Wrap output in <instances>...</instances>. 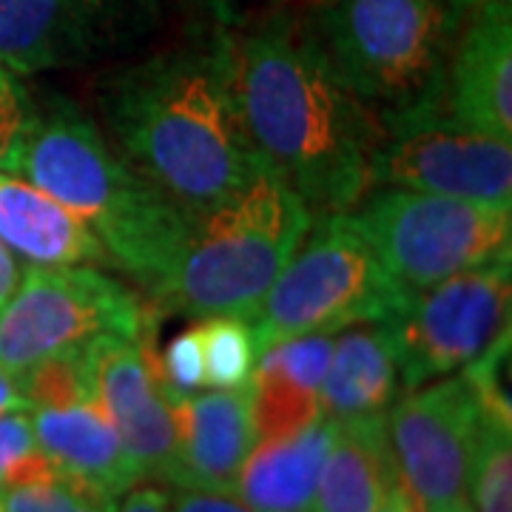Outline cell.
Here are the masks:
<instances>
[{
	"label": "cell",
	"instance_id": "cell-1",
	"mask_svg": "<svg viewBox=\"0 0 512 512\" xmlns=\"http://www.w3.org/2000/svg\"><path fill=\"white\" fill-rule=\"evenodd\" d=\"M239 109L259 163L313 217L345 214L370 191L379 120L350 92L308 18L274 15L228 32Z\"/></svg>",
	"mask_w": 512,
	"mask_h": 512
},
{
	"label": "cell",
	"instance_id": "cell-2",
	"mask_svg": "<svg viewBox=\"0 0 512 512\" xmlns=\"http://www.w3.org/2000/svg\"><path fill=\"white\" fill-rule=\"evenodd\" d=\"M128 163L194 220L259 171L239 109L228 32L131 66L103 97Z\"/></svg>",
	"mask_w": 512,
	"mask_h": 512
},
{
	"label": "cell",
	"instance_id": "cell-3",
	"mask_svg": "<svg viewBox=\"0 0 512 512\" xmlns=\"http://www.w3.org/2000/svg\"><path fill=\"white\" fill-rule=\"evenodd\" d=\"M0 171L72 208L106 245L111 262L157 302L194 220L114 154L80 106L55 97L46 109H32Z\"/></svg>",
	"mask_w": 512,
	"mask_h": 512
},
{
	"label": "cell",
	"instance_id": "cell-4",
	"mask_svg": "<svg viewBox=\"0 0 512 512\" xmlns=\"http://www.w3.org/2000/svg\"><path fill=\"white\" fill-rule=\"evenodd\" d=\"M311 225L305 200L259 165L239 191L194 217L183 254L154 305L194 319L251 316Z\"/></svg>",
	"mask_w": 512,
	"mask_h": 512
},
{
	"label": "cell",
	"instance_id": "cell-5",
	"mask_svg": "<svg viewBox=\"0 0 512 512\" xmlns=\"http://www.w3.org/2000/svg\"><path fill=\"white\" fill-rule=\"evenodd\" d=\"M308 23L379 123L441 106L461 29L444 0H316Z\"/></svg>",
	"mask_w": 512,
	"mask_h": 512
},
{
	"label": "cell",
	"instance_id": "cell-6",
	"mask_svg": "<svg viewBox=\"0 0 512 512\" xmlns=\"http://www.w3.org/2000/svg\"><path fill=\"white\" fill-rule=\"evenodd\" d=\"M413 296L416 291L384 268L345 214L313 217L302 245L248 316L256 353L302 333L396 322Z\"/></svg>",
	"mask_w": 512,
	"mask_h": 512
},
{
	"label": "cell",
	"instance_id": "cell-7",
	"mask_svg": "<svg viewBox=\"0 0 512 512\" xmlns=\"http://www.w3.org/2000/svg\"><path fill=\"white\" fill-rule=\"evenodd\" d=\"M345 217L384 268L416 293L512 256V208L504 205L370 188Z\"/></svg>",
	"mask_w": 512,
	"mask_h": 512
},
{
	"label": "cell",
	"instance_id": "cell-8",
	"mask_svg": "<svg viewBox=\"0 0 512 512\" xmlns=\"http://www.w3.org/2000/svg\"><path fill=\"white\" fill-rule=\"evenodd\" d=\"M148 333H154V311L103 268L26 265L20 285L0 308V367L18 379L100 336L143 339Z\"/></svg>",
	"mask_w": 512,
	"mask_h": 512
},
{
	"label": "cell",
	"instance_id": "cell-9",
	"mask_svg": "<svg viewBox=\"0 0 512 512\" xmlns=\"http://www.w3.org/2000/svg\"><path fill=\"white\" fill-rule=\"evenodd\" d=\"M370 188H404L512 208V143L427 109L379 123Z\"/></svg>",
	"mask_w": 512,
	"mask_h": 512
},
{
	"label": "cell",
	"instance_id": "cell-10",
	"mask_svg": "<svg viewBox=\"0 0 512 512\" xmlns=\"http://www.w3.org/2000/svg\"><path fill=\"white\" fill-rule=\"evenodd\" d=\"M512 256L450 276L419 291L390 322L402 393L453 376L510 328Z\"/></svg>",
	"mask_w": 512,
	"mask_h": 512
},
{
	"label": "cell",
	"instance_id": "cell-11",
	"mask_svg": "<svg viewBox=\"0 0 512 512\" xmlns=\"http://www.w3.org/2000/svg\"><path fill=\"white\" fill-rule=\"evenodd\" d=\"M481 407L461 373L407 390L384 413L399 481L419 512L467 498V467Z\"/></svg>",
	"mask_w": 512,
	"mask_h": 512
},
{
	"label": "cell",
	"instance_id": "cell-12",
	"mask_svg": "<svg viewBox=\"0 0 512 512\" xmlns=\"http://www.w3.org/2000/svg\"><path fill=\"white\" fill-rule=\"evenodd\" d=\"M154 333L143 339L100 336L86 345L94 402L114 424L143 481H171L177 427L154 362Z\"/></svg>",
	"mask_w": 512,
	"mask_h": 512
},
{
	"label": "cell",
	"instance_id": "cell-13",
	"mask_svg": "<svg viewBox=\"0 0 512 512\" xmlns=\"http://www.w3.org/2000/svg\"><path fill=\"white\" fill-rule=\"evenodd\" d=\"M441 109L464 126L512 143V0H487L458 29Z\"/></svg>",
	"mask_w": 512,
	"mask_h": 512
},
{
	"label": "cell",
	"instance_id": "cell-14",
	"mask_svg": "<svg viewBox=\"0 0 512 512\" xmlns=\"http://www.w3.org/2000/svg\"><path fill=\"white\" fill-rule=\"evenodd\" d=\"M177 427L171 487L234 493L256 444L251 387L211 393H165Z\"/></svg>",
	"mask_w": 512,
	"mask_h": 512
},
{
	"label": "cell",
	"instance_id": "cell-15",
	"mask_svg": "<svg viewBox=\"0 0 512 512\" xmlns=\"http://www.w3.org/2000/svg\"><path fill=\"white\" fill-rule=\"evenodd\" d=\"M117 0H0V66L35 74L74 66L114 37Z\"/></svg>",
	"mask_w": 512,
	"mask_h": 512
},
{
	"label": "cell",
	"instance_id": "cell-16",
	"mask_svg": "<svg viewBox=\"0 0 512 512\" xmlns=\"http://www.w3.org/2000/svg\"><path fill=\"white\" fill-rule=\"evenodd\" d=\"M0 242L26 265L114 268L92 228L23 177L0 171Z\"/></svg>",
	"mask_w": 512,
	"mask_h": 512
},
{
	"label": "cell",
	"instance_id": "cell-17",
	"mask_svg": "<svg viewBox=\"0 0 512 512\" xmlns=\"http://www.w3.org/2000/svg\"><path fill=\"white\" fill-rule=\"evenodd\" d=\"M32 427L40 450L63 476L80 478L114 498H123L143 481L114 424L94 399L32 407Z\"/></svg>",
	"mask_w": 512,
	"mask_h": 512
},
{
	"label": "cell",
	"instance_id": "cell-18",
	"mask_svg": "<svg viewBox=\"0 0 512 512\" xmlns=\"http://www.w3.org/2000/svg\"><path fill=\"white\" fill-rule=\"evenodd\" d=\"M402 393L396 336L390 322L339 330L322 387L319 410L336 424L384 416Z\"/></svg>",
	"mask_w": 512,
	"mask_h": 512
},
{
	"label": "cell",
	"instance_id": "cell-19",
	"mask_svg": "<svg viewBox=\"0 0 512 512\" xmlns=\"http://www.w3.org/2000/svg\"><path fill=\"white\" fill-rule=\"evenodd\" d=\"M336 427L333 419L319 416L291 436L256 441L239 470L234 495L251 512H311Z\"/></svg>",
	"mask_w": 512,
	"mask_h": 512
},
{
	"label": "cell",
	"instance_id": "cell-20",
	"mask_svg": "<svg viewBox=\"0 0 512 512\" xmlns=\"http://www.w3.org/2000/svg\"><path fill=\"white\" fill-rule=\"evenodd\" d=\"M396 481L384 416L342 421L322 464L311 512H376Z\"/></svg>",
	"mask_w": 512,
	"mask_h": 512
},
{
	"label": "cell",
	"instance_id": "cell-21",
	"mask_svg": "<svg viewBox=\"0 0 512 512\" xmlns=\"http://www.w3.org/2000/svg\"><path fill=\"white\" fill-rule=\"evenodd\" d=\"M194 325L200 330L205 387L208 390L248 387L259 359L251 319L237 313H220V316L197 319Z\"/></svg>",
	"mask_w": 512,
	"mask_h": 512
},
{
	"label": "cell",
	"instance_id": "cell-22",
	"mask_svg": "<svg viewBox=\"0 0 512 512\" xmlns=\"http://www.w3.org/2000/svg\"><path fill=\"white\" fill-rule=\"evenodd\" d=\"M476 512H512V424L481 416L467 467Z\"/></svg>",
	"mask_w": 512,
	"mask_h": 512
},
{
	"label": "cell",
	"instance_id": "cell-23",
	"mask_svg": "<svg viewBox=\"0 0 512 512\" xmlns=\"http://www.w3.org/2000/svg\"><path fill=\"white\" fill-rule=\"evenodd\" d=\"M3 512H114L117 498L80 478L57 473L49 481L0 490Z\"/></svg>",
	"mask_w": 512,
	"mask_h": 512
},
{
	"label": "cell",
	"instance_id": "cell-24",
	"mask_svg": "<svg viewBox=\"0 0 512 512\" xmlns=\"http://www.w3.org/2000/svg\"><path fill=\"white\" fill-rule=\"evenodd\" d=\"M57 476V467L40 450L32 427V407L0 416V490L26 487Z\"/></svg>",
	"mask_w": 512,
	"mask_h": 512
},
{
	"label": "cell",
	"instance_id": "cell-25",
	"mask_svg": "<svg viewBox=\"0 0 512 512\" xmlns=\"http://www.w3.org/2000/svg\"><path fill=\"white\" fill-rule=\"evenodd\" d=\"M20 390L32 407H60L94 399L86 367V348L66 350L18 376Z\"/></svg>",
	"mask_w": 512,
	"mask_h": 512
},
{
	"label": "cell",
	"instance_id": "cell-26",
	"mask_svg": "<svg viewBox=\"0 0 512 512\" xmlns=\"http://www.w3.org/2000/svg\"><path fill=\"white\" fill-rule=\"evenodd\" d=\"M476 393L481 416L512 424L510 399V328L495 339L478 359L458 370Z\"/></svg>",
	"mask_w": 512,
	"mask_h": 512
},
{
	"label": "cell",
	"instance_id": "cell-27",
	"mask_svg": "<svg viewBox=\"0 0 512 512\" xmlns=\"http://www.w3.org/2000/svg\"><path fill=\"white\" fill-rule=\"evenodd\" d=\"M330 353H333V333H302L282 339L274 348L259 353V362L276 367L282 376L319 396L322 379L328 373Z\"/></svg>",
	"mask_w": 512,
	"mask_h": 512
},
{
	"label": "cell",
	"instance_id": "cell-28",
	"mask_svg": "<svg viewBox=\"0 0 512 512\" xmlns=\"http://www.w3.org/2000/svg\"><path fill=\"white\" fill-rule=\"evenodd\" d=\"M157 376L163 382L165 393H197L205 387V370H202V345L200 330L191 325L183 333H177L163 353L154 356Z\"/></svg>",
	"mask_w": 512,
	"mask_h": 512
},
{
	"label": "cell",
	"instance_id": "cell-29",
	"mask_svg": "<svg viewBox=\"0 0 512 512\" xmlns=\"http://www.w3.org/2000/svg\"><path fill=\"white\" fill-rule=\"evenodd\" d=\"M171 512H251L234 493H214V490H194V487H174Z\"/></svg>",
	"mask_w": 512,
	"mask_h": 512
},
{
	"label": "cell",
	"instance_id": "cell-30",
	"mask_svg": "<svg viewBox=\"0 0 512 512\" xmlns=\"http://www.w3.org/2000/svg\"><path fill=\"white\" fill-rule=\"evenodd\" d=\"M114 512H171V493L154 484H134Z\"/></svg>",
	"mask_w": 512,
	"mask_h": 512
},
{
	"label": "cell",
	"instance_id": "cell-31",
	"mask_svg": "<svg viewBox=\"0 0 512 512\" xmlns=\"http://www.w3.org/2000/svg\"><path fill=\"white\" fill-rule=\"evenodd\" d=\"M20 276H23V268H20L18 256L0 242V308L15 293V288L20 285Z\"/></svg>",
	"mask_w": 512,
	"mask_h": 512
},
{
	"label": "cell",
	"instance_id": "cell-32",
	"mask_svg": "<svg viewBox=\"0 0 512 512\" xmlns=\"http://www.w3.org/2000/svg\"><path fill=\"white\" fill-rule=\"evenodd\" d=\"M32 404L23 396L20 384L15 376H9L3 367H0V416L3 413H12V410H29Z\"/></svg>",
	"mask_w": 512,
	"mask_h": 512
},
{
	"label": "cell",
	"instance_id": "cell-33",
	"mask_svg": "<svg viewBox=\"0 0 512 512\" xmlns=\"http://www.w3.org/2000/svg\"><path fill=\"white\" fill-rule=\"evenodd\" d=\"M376 512H419V507L413 504V498L404 490L402 481H396V484L390 487V493L384 495L382 507Z\"/></svg>",
	"mask_w": 512,
	"mask_h": 512
},
{
	"label": "cell",
	"instance_id": "cell-34",
	"mask_svg": "<svg viewBox=\"0 0 512 512\" xmlns=\"http://www.w3.org/2000/svg\"><path fill=\"white\" fill-rule=\"evenodd\" d=\"M444 3H447V9H450L453 20L461 26V23L467 20V15H473L478 6H484L487 0H444Z\"/></svg>",
	"mask_w": 512,
	"mask_h": 512
},
{
	"label": "cell",
	"instance_id": "cell-35",
	"mask_svg": "<svg viewBox=\"0 0 512 512\" xmlns=\"http://www.w3.org/2000/svg\"><path fill=\"white\" fill-rule=\"evenodd\" d=\"M433 512H476V510H473V504H470L467 498H458V501H453V504L439 507V510H433Z\"/></svg>",
	"mask_w": 512,
	"mask_h": 512
},
{
	"label": "cell",
	"instance_id": "cell-36",
	"mask_svg": "<svg viewBox=\"0 0 512 512\" xmlns=\"http://www.w3.org/2000/svg\"><path fill=\"white\" fill-rule=\"evenodd\" d=\"M0 160H3V146H0Z\"/></svg>",
	"mask_w": 512,
	"mask_h": 512
},
{
	"label": "cell",
	"instance_id": "cell-37",
	"mask_svg": "<svg viewBox=\"0 0 512 512\" xmlns=\"http://www.w3.org/2000/svg\"><path fill=\"white\" fill-rule=\"evenodd\" d=\"M0 512H3V504H0Z\"/></svg>",
	"mask_w": 512,
	"mask_h": 512
}]
</instances>
